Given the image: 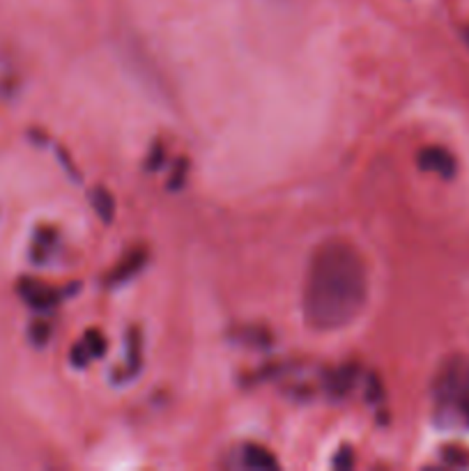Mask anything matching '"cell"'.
I'll return each mask as SVG.
<instances>
[{
  "label": "cell",
  "mask_w": 469,
  "mask_h": 471,
  "mask_svg": "<svg viewBox=\"0 0 469 471\" xmlns=\"http://www.w3.org/2000/svg\"><path fill=\"white\" fill-rule=\"evenodd\" d=\"M237 455L242 457V465L244 469H276L278 467V462H276V457L269 453L267 448H263V446H258V444H246V446H242L237 450Z\"/></svg>",
  "instance_id": "obj_5"
},
{
  "label": "cell",
  "mask_w": 469,
  "mask_h": 471,
  "mask_svg": "<svg viewBox=\"0 0 469 471\" xmlns=\"http://www.w3.org/2000/svg\"><path fill=\"white\" fill-rule=\"evenodd\" d=\"M419 166L421 170L437 172L444 180H451L455 175V159L449 150L444 147H425L419 152Z\"/></svg>",
  "instance_id": "obj_3"
},
{
  "label": "cell",
  "mask_w": 469,
  "mask_h": 471,
  "mask_svg": "<svg viewBox=\"0 0 469 471\" xmlns=\"http://www.w3.org/2000/svg\"><path fill=\"white\" fill-rule=\"evenodd\" d=\"M354 382H357V371H354L352 366H348V368H338L336 373H331L327 384H329L331 395H346L354 386Z\"/></svg>",
  "instance_id": "obj_7"
},
{
  "label": "cell",
  "mask_w": 469,
  "mask_h": 471,
  "mask_svg": "<svg viewBox=\"0 0 469 471\" xmlns=\"http://www.w3.org/2000/svg\"><path fill=\"white\" fill-rule=\"evenodd\" d=\"M444 460H446L449 465H458V467L469 465L467 450H460V448H444Z\"/></svg>",
  "instance_id": "obj_9"
},
{
  "label": "cell",
  "mask_w": 469,
  "mask_h": 471,
  "mask_svg": "<svg viewBox=\"0 0 469 471\" xmlns=\"http://www.w3.org/2000/svg\"><path fill=\"white\" fill-rule=\"evenodd\" d=\"M331 465L336 467V469H343V467L350 469V467H352V450H350V448H341V450H338V455L333 457V462H331Z\"/></svg>",
  "instance_id": "obj_10"
},
{
  "label": "cell",
  "mask_w": 469,
  "mask_h": 471,
  "mask_svg": "<svg viewBox=\"0 0 469 471\" xmlns=\"http://www.w3.org/2000/svg\"><path fill=\"white\" fill-rule=\"evenodd\" d=\"M24 294L28 296L30 304L37 306V309H51V306H56L60 299L54 288H46V285H39V283H30L24 290Z\"/></svg>",
  "instance_id": "obj_6"
},
{
  "label": "cell",
  "mask_w": 469,
  "mask_h": 471,
  "mask_svg": "<svg viewBox=\"0 0 469 471\" xmlns=\"http://www.w3.org/2000/svg\"><path fill=\"white\" fill-rule=\"evenodd\" d=\"M467 44H469V30H467Z\"/></svg>",
  "instance_id": "obj_11"
},
{
  "label": "cell",
  "mask_w": 469,
  "mask_h": 471,
  "mask_svg": "<svg viewBox=\"0 0 469 471\" xmlns=\"http://www.w3.org/2000/svg\"><path fill=\"white\" fill-rule=\"evenodd\" d=\"M368 301V269L361 253L343 239H329L311 255L304 288V317L316 331L352 324Z\"/></svg>",
  "instance_id": "obj_1"
},
{
  "label": "cell",
  "mask_w": 469,
  "mask_h": 471,
  "mask_svg": "<svg viewBox=\"0 0 469 471\" xmlns=\"http://www.w3.org/2000/svg\"><path fill=\"white\" fill-rule=\"evenodd\" d=\"M104 350H106V343H104L101 333L99 331H88V336L83 338V343H79L74 347V352H71V361H74V366H86L92 359L101 356Z\"/></svg>",
  "instance_id": "obj_4"
},
{
  "label": "cell",
  "mask_w": 469,
  "mask_h": 471,
  "mask_svg": "<svg viewBox=\"0 0 469 471\" xmlns=\"http://www.w3.org/2000/svg\"><path fill=\"white\" fill-rule=\"evenodd\" d=\"M433 395L440 414L469 423V361L465 356H451L442 363L435 375Z\"/></svg>",
  "instance_id": "obj_2"
},
{
  "label": "cell",
  "mask_w": 469,
  "mask_h": 471,
  "mask_svg": "<svg viewBox=\"0 0 469 471\" xmlns=\"http://www.w3.org/2000/svg\"><path fill=\"white\" fill-rule=\"evenodd\" d=\"M92 205H95L97 214L104 219V221H111L113 219V209H116V205H113V198L109 191L104 189H97L92 193Z\"/></svg>",
  "instance_id": "obj_8"
}]
</instances>
